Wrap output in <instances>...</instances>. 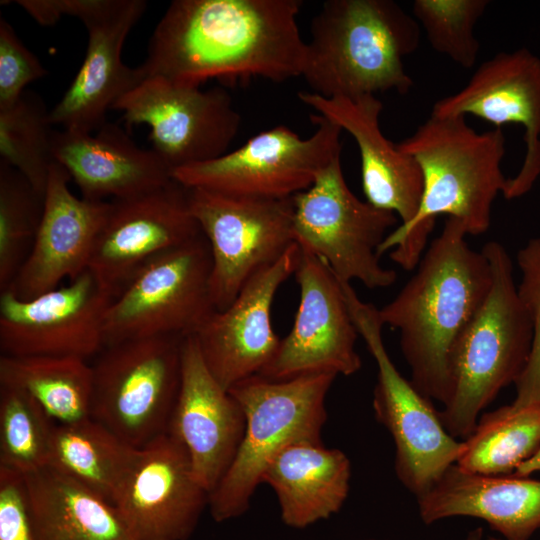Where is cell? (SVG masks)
<instances>
[{"mask_svg": "<svg viewBox=\"0 0 540 540\" xmlns=\"http://www.w3.org/2000/svg\"><path fill=\"white\" fill-rule=\"evenodd\" d=\"M245 427L241 405L210 373L195 337H185L168 433L182 444L195 478L209 494L232 464Z\"/></svg>", "mask_w": 540, "mask_h": 540, "instance_id": "21", "label": "cell"}, {"mask_svg": "<svg viewBox=\"0 0 540 540\" xmlns=\"http://www.w3.org/2000/svg\"><path fill=\"white\" fill-rule=\"evenodd\" d=\"M417 502L425 524L474 517L505 540H529L540 528V481L528 477L473 474L454 464Z\"/></svg>", "mask_w": 540, "mask_h": 540, "instance_id": "25", "label": "cell"}, {"mask_svg": "<svg viewBox=\"0 0 540 540\" xmlns=\"http://www.w3.org/2000/svg\"><path fill=\"white\" fill-rule=\"evenodd\" d=\"M67 170L54 162L44 194L41 222L30 253L6 291L21 300L33 299L73 281L88 270L97 236L109 213L110 201L77 197Z\"/></svg>", "mask_w": 540, "mask_h": 540, "instance_id": "22", "label": "cell"}, {"mask_svg": "<svg viewBox=\"0 0 540 540\" xmlns=\"http://www.w3.org/2000/svg\"><path fill=\"white\" fill-rule=\"evenodd\" d=\"M492 270L489 293L455 342L448 359L441 421L454 438L465 439L499 392L520 378L530 355L533 326L518 294L505 247L481 250Z\"/></svg>", "mask_w": 540, "mask_h": 540, "instance_id": "5", "label": "cell"}, {"mask_svg": "<svg viewBox=\"0 0 540 540\" xmlns=\"http://www.w3.org/2000/svg\"><path fill=\"white\" fill-rule=\"evenodd\" d=\"M298 257L295 243L251 277L231 304L215 310L192 335L208 370L227 391L260 375L273 360L281 339L272 326V304L281 284L294 274Z\"/></svg>", "mask_w": 540, "mask_h": 540, "instance_id": "19", "label": "cell"}, {"mask_svg": "<svg viewBox=\"0 0 540 540\" xmlns=\"http://www.w3.org/2000/svg\"><path fill=\"white\" fill-rule=\"evenodd\" d=\"M298 246L323 260L344 282L369 289L392 286L397 274L380 264L379 248L398 217L357 198L346 184L341 156L306 190L293 196Z\"/></svg>", "mask_w": 540, "mask_h": 540, "instance_id": "10", "label": "cell"}, {"mask_svg": "<svg viewBox=\"0 0 540 540\" xmlns=\"http://www.w3.org/2000/svg\"><path fill=\"white\" fill-rule=\"evenodd\" d=\"M47 70L0 16V110L12 106L33 81L44 78Z\"/></svg>", "mask_w": 540, "mask_h": 540, "instance_id": "36", "label": "cell"}, {"mask_svg": "<svg viewBox=\"0 0 540 540\" xmlns=\"http://www.w3.org/2000/svg\"><path fill=\"white\" fill-rule=\"evenodd\" d=\"M431 115H471L495 128L522 125L525 157L503 196L511 200L532 188L540 175V58L530 50L501 51L485 60L460 90L433 104Z\"/></svg>", "mask_w": 540, "mask_h": 540, "instance_id": "18", "label": "cell"}, {"mask_svg": "<svg viewBox=\"0 0 540 540\" xmlns=\"http://www.w3.org/2000/svg\"><path fill=\"white\" fill-rule=\"evenodd\" d=\"M54 424L30 394L0 384V466L22 474L47 467Z\"/></svg>", "mask_w": 540, "mask_h": 540, "instance_id": "32", "label": "cell"}, {"mask_svg": "<svg viewBox=\"0 0 540 540\" xmlns=\"http://www.w3.org/2000/svg\"><path fill=\"white\" fill-rule=\"evenodd\" d=\"M187 191L190 211L210 248L212 301L216 310H223L251 277L296 243L293 196L270 199L201 188Z\"/></svg>", "mask_w": 540, "mask_h": 540, "instance_id": "12", "label": "cell"}, {"mask_svg": "<svg viewBox=\"0 0 540 540\" xmlns=\"http://www.w3.org/2000/svg\"><path fill=\"white\" fill-rule=\"evenodd\" d=\"M208 503L186 450L167 432L141 448L113 505L133 540H187Z\"/></svg>", "mask_w": 540, "mask_h": 540, "instance_id": "20", "label": "cell"}, {"mask_svg": "<svg viewBox=\"0 0 540 540\" xmlns=\"http://www.w3.org/2000/svg\"><path fill=\"white\" fill-rule=\"evenodd\" d=\"M536 472H540V448L530 459L521 463L512 475L517 477H528Z\"/></svg>", "mask_w": 540, "mask_h": 540, "instance_id": "38", "label": "cell"}, {"mask_svg": "<svg viewBox=\"0 0 540 540\" xmlns=\"http://www.w3.org/2000/svg\"><path fill=\"white\" fill-rule=\"evenodd\" d=\"M336 377L313 373L271 380L256 375L228 390L244 411L246 427L232 464L209 494L214 521L237 518L249 509L264 471L284 449L299 442L321 443L326 397Z\"/></svg>", "mask_w": 540, "mask_h": 540, "instance_id": "6", "label": "cell"}, {"mask_svg": "<svg viewBox=\"0 0 540 540\" xmlns=\"http://www.w3.org/2000/svg\"><path fill=\"white\" fill-rule=\"evenodd\" d=\"M185 337L162 335L104 348L92 364L91 418L136 448L168 432Z\"/></svg>", "mask_w": 540, "mask_h": 540, "instance_id": "9", "label": "cell"}, {"mask_svg": "<svg viewBox=\"0 0 540 540\" xmlns=\"http://www.w3.org/2000/svg\"><path fill=\"white\" fill-rule=\"evenodd\" d=\"M300 101L338 125L355 140L361 159L362 189L372 206L394 213L398 227L415 219L423 196V175L417 161L401 151L380 129L382 102L375 95L354 99L324 98L300 91Z\"/></svg>", "mask_w": 540, "mask_h": 540, "instance_id": "23", "label": "cell"}, {"mask_svg": "<svg viewBox=\"0 0 540 540\" xmlns=\"http://www.w3.org/2000/svg\"><path fill=\"white\" fill-rule=\"evenodd\" d=\"M125 125L150 127L149 141L172 172L216 159L225 153L240 127V114L228 91L144 78L114 105Z\"/></svg>", "mask_w": 540, "mask_h": 540, "instance_id": "14", "label": "cell"}, {"mask_svg": "<svg viewBox=\"0 0 540 540\" xmlns=\"http://www.w3.org/2000/svg\"><path fill=\"white\" fill-rule=\"evenodd\" d=\"M300 0H174L155 26L142 80L162 77L198 86L214 78L302 75L306 42Z\"/></svg>", "mask_w": 540, "mask_h": 540, "instance_id": "1", "label": "cell"}, {"mask_svg": "<svg viewBox=\"0 0 540 540\" xmlns=\"http://www.w3.org/2000/svg\"><path fill=\"white\" fill-rule=\"evenodd\" d=\"M489 3L488 0H415L412 16L435 51L470 69L480 50L475 25Z\"/></svg>", "mask_w": 540, "mask_h": 540, "instance_id": "34", "label": "cell"}, {"mask_svg": "<svg viewBox=\"0 0 540 540\" xmlns=\"http://www.w3.org/2000/svg\"><path fill=\"white\" fill-rule=\"evenodd\" d=\"M110 202L88 270L113 299L154 256L202 234L187 188L174 179L149 193Z\"/></svg>", "mask_w": 540, "mask_h": 540, "instance_id": "17", "label": "cell"}, {"mask_svg": "<svg viewBox=\"0 0 540 540\" xmlns=\"http://www.w3.org/2000/svg\"><path fill=\"white\" fill-rule=\"evenodd\" d=\"M369 540H383V539H369Z\"/></svg>", "mask_w": 540, "mask_h": 540, "instance_id": "41", "label": "cell"}, {"mask_svg": "<svg viewBox=\"0 0 540 540\" xmlns=\"http://www.w3.org/2000/svg\"><path fill=\"white\" fill-rule=\"evenodd\" d=\"M464 225L447 217L422 255L415 274L379 309L383 325L397 329L411 382L430 400L443 403L450 352L486 299L490 263L469 247Z\"/></svg>", "mask_w": 540, "mask_h": 540, "instance_id": "2", "label": "cell"}, {"mask_svg": "<svg viewBox=\"0 0 540 540\" xmlns=\"http://www.w3.org/2000/svg\"><path fill=\"white\" fill-rule=\"evenodd\" d=\"M113 300L86 270L66 286L30 300L0 293V349L9 356H76L104 348L103 325Z\"/></svg>", "mask_w": 540, "mask_h": 540, "instance_id": "16", "label": "cell"}, {"mask_svg": "<svg viewBox=\"0 0 540 540\" xmlns=\"http://www.w3.org/2000/svg\"><path fill=\"white\" fill-rule=\"evenodd\" d=\"M487 540H502V539H499V538H496V537H488Z\"/></svg>", "mask_w": 540, "mask_h": 540, "instance_id": "40", "label": "cell"}, {"mask_svg": "<svg viewBox=\"0 0 540 540\" xmlns=\"http://www.w3.org/2000/svg\"><path fill=\"white\" fill-rule=\"evenodd\" d=\"M517 263L522 272L519 297L533 326V340L527 364L516 382L514 406L540 402V237H535L518 251Z\"/></svg>", "mask_w": 540, "mask_h": 540, "instance_id": "35", "label": "cell"}, {"mask_svg": "<svg viewBox=\"0 0 540 540\" xmlns=\"http://www.w3.org/2000/svg\"><path fill=\"white\" fill-rule=\"evenodd\" d=\"M351 462L340 449L299 442L280 452L264 471L287 526L303 529L337 513L346 501Z\"/></svg>", "mask_w": 540, "mask_h": 540, "instance_id": "26", "label": "cell"}, {"mask_svg": "<svg viewBox=\"0 0 540 540\" xmlns=\"http://www.w3.org/2000/svg\"><path fill=\"white\" fill-rule=\"evenodd\" d=\"M341 284L358 334L377 365L373 410L393 438L396 476L418 499L456 464L461 441L448 433L431 400L395 367L383 342L379 309L363 302L349 282Z\"/></svg>", "mask_w": 540, "mask_h": 540, "instance_id": "8", "label": "cell"}, {"mask_svg": "<svg viewBox=\"0 0 540 540\" xmlns=\"http://www.w3.org/2000/svg\"><path fill=\"white\" fill-rule=\"evenodd\" d=\"M52 152L81 197L92 201L132 198L173 180L171 168L154 150L140 148L120 126L109 122L92 133L55 130Z\"/></svg>", "mask_w": 540, "mask_h": 540, "instance_id": "24", "label": "cell"}, {"mask_svg": "<svg viewBox=\"0 0 540 540\" xmlns=\"http://www.w3.org/2000/svg\"><path fill=\"white\" fill-rule=\"evenodd\" d=\"M294 276L299 305L294 324L261 376L286 380L313 373L351 376L362 366L357 328L341 281L318 256L299 247Z\"/></svg>", "mask_w": 540, "mask_h": 540, "instance_id": "15", "label": "cell"}, {"mask_svg": "<svg viewBox=\"0 0 540 540\" xmlns=\"http://www.w3.org/2000/svg\"><path fill=\"white\" fill-rule=\"evenodd\" d=\"M52 126L44 100L30 90L0 110V161L19 171L43 196L55 162Z\"/></svg>", "mask_w": 540, "mask_h": 540, "instance_id": "31", "label": "cell"}, {"mask_svg": "<svg viewBox=\"0 0 540 540\" xmlns=\"http://www.w3.org/2000/svg\"><path fill=\"white\" fill-rule=\"evenodd\" d=\"M419 41V24L392 0H328L312 20L301 77L324 98L406 94L403 59Z\"/></svg>", "mask_w": 540, "mask_h": 540, "instance_id": "4", "label": "cell"}, {"mask_svg": "<svg viewBox=\"0 0 540 540\" xmlns=\"http://www.w3.org/2000/svg\"><path fill=\"white\" fill-rule=\"evenodd\" d=\"M37 23L55 24L63 16L82 22L88 43L71 84L50 110V120L63 130L92 133L106 122L107 112L142 81L137 67L122 60L124 42L147 8L145 0H21Z\"/></svg>", "mask_w": 540, "mask_h": 540, "instance_id": "7", "label": "cell"}, {"mask_svg": "<svg viewBox=\"0 0 540 540\" xmlns=\"http://www.w3.org/2000/svg\"><path fill=\"white\" fill-rule=\"evenodd\" d=\"M36 540H133L116 507L47 466L24 474Z\"/></svg>", "mask_w": 540, "mask_h": 540, "instance_id": "27", "label": "cell"}, {"mask_svg": "<svg viewBox=\"0 0 540 540\" xmlns=\"http://www.w3.org/2000/svg\"><path fill=\"white\" fill-rule=\"evenodd\" d=\"M308 138L284 125L260 132L239 148L202 163L177 168L172 178L185 188L270 199L289 198L309 188L341 156L342 129L313 115Z\"/></svg>", "mask_w": 540, "mask_h": 540, "instance_id": "13", "label": "cell"}, {"mask_svg": "<svg viewBox=\"0 0 540 540\" xmlns=\"http://www.w3.org/2000/svg\"><path fill=\"white\" fill-rule=\"evenodd\" d=\"M483 535V529L479 527L471 530L464 540H483Z\"/></svg>", "mask_w": 540, "mask_h": 540, "instance_id": "39", "label": "cell"}, {"mask_svg": "<svg viewBox=\"0 0 540 540\" xmlns=\"http://www.w3.org/2000/svg\"><path fill=\"white\" fill-rule=\"evenodd\" d=\"M0 540H36L24 474L0 466Z\"/></svg>", "mask_w": 540, "mask_h": 540, "instance_id": "37", "label": "cell"}, {"mask_svg": "<svg viewBox=\"0 0 540 540\" xmlns=\"http://www.w3.org/2000/svg\"><path fill=\"white\" fill-rule=\"evenodd\" d=\"M43 206L44 196L0 161V293L9 289L30 253Z\"/></svg>", "mask_w": 540, "mask_h": 540, "instance_id": "33", "label": "cell"}, {"mask_svg": "<svg viewBox=\"0 0 540 540\" xmlns=\"http://www.w3.org/2000/svg\"><path fill=\"white\" fill-rule=\"evenodd\" d=\"M501 128L477 132L466 117H430L397 144L413 157L423 175L419 211L406 228L391 231L379 248L404 270L414 269L422 255L438 215L459 220L467 234L486 232L491 209L503 194L508 178L501 170L505 155Z\"/></svg>", "mask_w": 540, "mask_h": 540, "instance_id": "3", "label": "cell"}, {"mask_svg": "<svg viewBox=\"0 0 540 540\" xmlns=\"http://www.w3.org/2000/svg\"><path fill=\"white\" fill-rule=\"evenodd\" d=\"M211 268L203 234L154 256L111 301L103 325L105 346L153 336L194 335L216 310Z\"/></svg>", "mask_w": 540, "mask_h": 540, "instance_id": "11", "label": "cell"}, {"mask_svg": "<svg viewBox=\"0 0 540 540\" xmlns=\"http://www.w3.org/2000/svg\"><path fill=\"white\" fill-rule=\"evenodd\" d=\"M93 368L76 356L0 357V384L30 394L56 423L91 417Z\"/></svg>", "mask_w": 540, "mask_h": 540, "instance_id": "29", "label": "cell"}, {"mask_svg": "<svg viewBox=\"0 0 540 540\" xmlns=\"http://www.w3.org/2000/svg\"><path fill=\"white\" fill-rule=\"evenodd\" d=\"M540 448V402L502 406L479 417L471 434L461 440L456 465L487 476L512 475Z\"/></svg>", "mask_w": 540, "mask_h": 540, "instance_id": "30", "label": "cell"}, {"mask_svg": "<svg viewBox=\"0 0 540 540\" xmlns=\"http://www.w3.org/2000/svg\"><path fill=\"white\" fill-rule=\"evenodd\" d=\"M141 448L89 417L53 426L48 466L112 504L133 471Z\"/></svg>", "mask_w": 540, "mask_h": 540, "instance_id": "28", "label": "cell"}]
</instances>
